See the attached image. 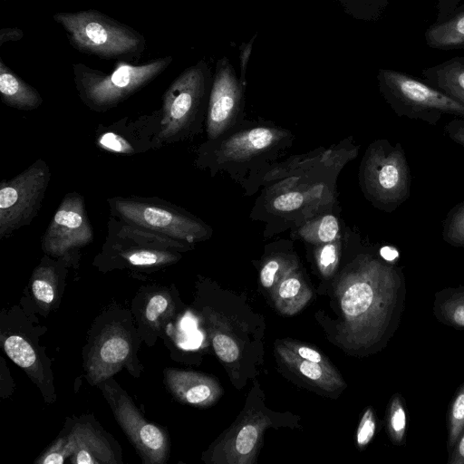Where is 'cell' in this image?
Returning a JSON list of instances; mask_svg holds the SVG:
<instances>
[{
    "label": "cell",
    "mask_w": 464,
    "mask_h": 464,
    "mask_svg": "<svg viewBox=\"0 0 464 464\" xmlns=\"http://www.w3.org/2000/svg\"><path fill=\"white\" fill-rule=\"evenodd\" d=\"M338 262L336 247L333 244H327L321 249L318 256V266L321 273L329 276L333 274Z\"/></svg>",
    "instance_id": "31"
},
{
    "label": "cell",
    "mask_w": 464,
    "mask_h": 464,
    "mask_svg": "<svg viewBox=\"0 0 464 464\" xmlns=\"http://www.w3.org/2000/svg\"><path fill=\"white\" fill-rule=\"evenodd\" d=\"M288 270H286V268H283V262L281 260H269L264 265L260 271V281L262 285L266 288L273 287L280 277Z\"/></svg>",
    "instance_id": "30"
},
{
    "label": "cell",
    "mask_w": 464,
    "mask_h": 464,
    "mask_svg": "<svg viewBox=\"0 0 464 464\" xmlns=\"http://www.w3.org/2000/svg\"><path fill=\"white\" fill-rule=\"evenodd\" d=\"M160 113L124 117L107 125H99L95 143L104 150L121 155H136L157 150Z\"/></svg>",
    "instance_id": "13"
},
{
    "label": "cell",
    "mask_w": 464,
    "mask_h": 464,
    "mask_svg": "<svg viewBox=\"0 0 464 464\" xmlns=\"http://www.w3.org/2000/svg\"><path fill=\"white\" fill-rule=\"evenodd\" d=\"M312 296V291L301 276L291 268L274 285L273 300L277 310L286 315L301 311Z\"/></svg>",
    "instance_id": "22"
},
{
    "label": "cell",
    "mask_w": 464,
    "mask_h": 464,
    "mask_svg": "<svg viewBox=\"0 0 464 464\" xmlns=\"http://www.w3.org/2000/svg\"><path fill=\"white\" fill-rule=\"evenodd\" d=\"M268 425V418L261 413L245 417L233 437L226 443V461L236 464L251 463L263 431Z\"/></svg>",
    "instance_id": "17"
},
{
    "label": "cell",
    "mask_w": 464,
    "mask_h": 464,
    "mask_svg": "<svg viewBox=\"0 0 464 464\" xmlns=\"http://www.w3.org/2000/svg\"><path fill=\"white\" fill-rule=\"evenodd\" d=\"M379 90L399 117L436 126L444 114L464 119V105L415 77L391 69H380Z\"/></svg>",
    "instance_id": "5"
},
{
    "label": "cell",
    "mask_w": 464,
    "mask_h": 464,
    "mask_svg": "<svg viewBox=\"0 0 464 464\" xmlns=\"http://www.w3.org/2000/svg\"><path fill=\"white\" fill-rule=\"evenodd\" d=\"M277 130L257 127L232 137L217 150L221 161L245 160L272 147L281 137Z\"/></svg>",
    "instance_id": "18"
},
{
    "label": "cell",
    "mask_w": 464,
    "mask_h": 464,
    "mask_svg": "<svg viewBox=\"0 0 464 464\" xmlns=\"http://www.w3.org/2000/svg\"><path fill=\"white\" fill-rule=\"evenodd\" d=\"M51 180V170L42 159L10 179L0 183V239L29 226L38 215Z\"/></svg>",
    "instance_id": "8"
},
{
    "label": "cell",
    "mask_w": 464,
    "mask_h": 464,
    "mask_svg": "<svg viewBox=\"0 0 464 464\" xmlns=\"http://www.w3.org/2000/svg\"><path fill=\"white\" fill-rule=\"evenodd\" d=\"M70 45L82 53L104 60H134L147 47L143 34L94 9L58 12L53 15Z\"/></svg>",
    "instance_id": "1"
},
{
    "label": "cell",
    "mask_w": 464,
    "mask_h": 464,
    "mask_svg": "<svg viewBox=\"0 0 464 464\" xmlns=\"http://www.w3.org/2000/svg\"><path fill=\"white\" fill-rule=\"evenodd\" d=\"M67 459L64 438H59L44 454L36 460L42 464H63Z\"/></svg>",
    "instance_id": "32"
},
{
    "label": "cell",
    "mask_w": 464,
    "mask_h": 464,
    "mask_svg": "<svg viewBox=\"0 0 464 464\" xmlns=\"http://www.w3.org/2000/svg\"><path fill=\"white\" fill-rule=\"evenodd\" d=\"M0 97L4 104L20 111H34L44 100L40 92L13 72L0 57Z\"/></svg>",
    "instance_id": "20"
},
{
    "label": "cell",
    "mask_w": 464,
    "mask_h": 464,
    "mask_svg": "<svg viewBox=\"0 0 464 464\" xmlns=\"http://www.w3.org/2000/svg\"><path fill=\"white\" fill-rule=\"evenodd\" d=\"M444 134L464 148V119L455 118L444 126Z\"/></svg>",
    "instance_id": "37"
},
{
    "label": "cell",
    "mask_w": 464,
    "mask_h": 464,
    "mask_svg": "<svg viewBox=\"0 0 464 464\" xmlns=\"http://www.w3.org/2000/svg\"><path fill=\"white\" fill-rule=\"evenodd\" d=\"M459 453L461 454V456L464 457V437L462 438L460 443H459Z\"/></svg>",
    "instance_id": "43"
},
{
    "label": "cell",
    "mask_w": 464,
    "mask_h": 464,
    "mask_svg": "<svg viewBox=\"0 0 464 464\" xmlns=\"http://www.w3.org/2000/svg\"><path fill=\"white\" fill-rule=\"evenodd\" d=\"M67 459L75 464L115 463L107 440L90 425L77 424L63 437Z\"/></svg>",
    "instance_id": "16"
},
{
    "label": "cell",
    "mask_w": 464,
    "mask_h": 464,
    "mask_svg": "<svg viewBox=\"0 0 464 464\" xmlns=\"http://www.w3.org/2000/svg\"><path fill=\"white\" fill-rule=\"evenodd\" d=\"M377 267L376 261L361 263L339 281L336 290L343 319L337 326V340L345 348L365 343L366 324L375 301L373 276Z\"/></svg>",
    "instance_id": "9"
},
{
    "label": "cell",
    "mask_w": 464,
    "mask_h": 464,
    "mask_svg": "<svg viewBox=\"0 0 464 464\" xmlns=\"http://www.w3.org/2000/svg\"><path fill=\"white\" fill-rule=\"evenodd\" d=\"M304 196L297 191H290L276 197L273 201L274 208L279 211H292L301 207Z\"/></svg>",
    "instance_id": "35"
},
{
    "label": "cell",
    "mask_w": 464,
    "mask_h": 464,
    "mask_svg": "<svg viewBox=\"0 0 464 464\" xmlns=\"http://www.w3.org/2000/svg\"><path fill=\"white\" fill-rule=\"evenodd\" d=\"M56 282V270L52 263H43L35 268L32 276V292L40 305L48 306L53 303Z\"/></svg>",
    "instance_id": "24"
},
{
    "label": "cell",
    "mask_w": 464,
    "mask_h": 464,
    "mask_svg": "<svg viewBox=\"0 0 464 464\" xmlns=\"http://www.w3.org/2000/svg\"><path fill=\"white\" fill-rule=\"evenodd\" d=\"M107 203L111 217L187 244L205 240L210 235L209 227L201 220L161 198L114 197Z\"/></svg>",
    "instance_id": "6"
},
{
    "label": "cell",
    "mask_w": 464,
    "mask_h": 464,
    "mask_svg": "<svg viewBox=\"0 0 464 464\" xmlns=\"http://www.w3.org/2000/svg\"><path fill=\"white\" fill-rule=\"evenodd\" d=\"M453 319L457 324L464 326V304L457 307L453 314Z\"/></svg>",
    "instance_id": "42"
},
{
    "label": "cell",
    "mask_w": 464,
    "mask_h": 464,
    "mask_svg": "<svg viewBox=\"0 0 464 464\" xmlns=\"http://www.w3.org/2000/svg\"><path fill=\"white\" fill-rule=\"evenodd\" d=\"M24 37V32L17 27H7L0 30V46L6 42H16Z\"/></svg>",
    "instance_id": "38"
},
{
    "label": "cell",
    "mask_w": 464,
    "mask_h": 464,
    "mask_svg": "<svg viewBox=\"0 0 464 464\" xmlns=\"http://www.w3.org/2000/svg\"><path fill=\"white\" fill-rule=\"evenodd\" d=\"M173 312V304L169 296L163 294L152 295L145 307L144 315L146 322L155 328H160L161 324Z\"/></svg>",
    "instance_id": "27"
},
{
    "label": "cell",
    "mask_w": 464,
    "mask_h": 464,
    "mask_svg": "<svg viewBox=\"0 0 464 464\" xmlns=\"http://www.w3.org/2000/svg\"><path fill=\"white\" fill-rule=\"evenodd\" d=\"M361 181L365 196L378 208L392 212L411 195V176L400 142H372L362 160Z\"/></svg>",
    "instance_id": "4"
},
{
    "label": "cell",
    "mask_w": 464,
    "mask_h": 464,
    "mask_svg": "<svg viewBox=\"0 0 464 464\" xmlns=\"http://www.w3.org/2000/svg\"><path fill=\"white\" fill-rule=\"evenodd\" d=\"M406 419L404 411L399 407L392 417V426L395 431H401L405 427Z\"/></svg>",
    "instance_id": "39"
},
{
    "label": "cell",
    "mask_w": 464,
    "mask_h": 464,
    "mask_svg": "<svg viewBox=\"0 0 464 464\" xmlns=\"http://www.w3.org/2000/svg\"><path fill=\"white\" fill-rule=\"evenodd\" d=\"M345 11L358 19L372 20L378 17L389 0H338Z\"/></svg>",
    "instance_id": "28"
},
{
    "label": "cell",
    "mask_w": 464,
    "mask_h": 464,
    "mask_svg": "<svg viewBox=\"0 0 464 464\" xmlns=\"http://www.w3.org/2000/svg\"><path fill=\"white\" fill-rule=\"evenodd\" d=\"M283 343L303 359L316 362L330 363L324 354L316 349L288 340L283 341Z\"/></svg>",
    "instance_id": "36"
},
{
    "label": "cell",
    "mask_w": 464,
    "mask_h": 464,
    "mask_svg": "<svg viewBox=\"0 0 464 464\" xmlns=\"http://www.w3.org/2000/svg\"><path fill=\"white\" fill-rule=\"evenodd\" d=\"M93 238L84 198L73 191L62 199L43 234L41 246L45 255L68 261L74 253L90 245Z\"/></svg>",
    "instance_id": "10"
},
{
    "label": "cell",
    "mask_w": 464,
    "mask_h": 464,
    "mask_svg": "<svg viewBox=\"0 0 464 464\" xmlns=\"http://www.w3.org/2000/svg\"><path fill=\"white\" fill-rule=\"evenodd\" d=\"M429 47L438 50L464 48V5L443 20L432 24L425 33Z\"/></svg>",
    "instance_id": "23"
},
{
    "label": "cell",
    "mask_w": 464,
    "mask_h": 464,
    "mask_svg": "<svg viewBox=\"0 0 464 464\" xmlns=\"http://www.w3.org/2000/svg\"><path fill=\"white\" fill-rule=\"evenodd\" d=\"M130 342L118 324L105 327L92 348L86 370L92 383L98 384L118 372L130 354Z\"/></svg>",
    "instance_id": "14"
},
{
    "label": "cell",
    "mask_w": 464,
    "mask_h": 464,
    "mask_svg": "<svg viewBox=\"0 0 464 464\" xmlns=\"http://www.w3.org/2000/svg\"><path fill=\"white\" fill-rule=\"evenodd\" d=\"M381 256L387 261H393L399 256L398 251L392 246H384L380 251Z\"/></svg>",
    "instance_id": "41"
},
{
    "label": "cell",
    "mask_w": 464,
    "mask_h": 464,
    "mask_svg": "<svg viewBox=\"0 0 464 464\" xmlns=\"http://www.w3.org/2000/svg\"><path fill=\"white\" fill-rule=\"evenodd\" d=\"M3 344L5 353L15 364L25 370L35 369L36 353L26 340L19 335H9Z\"/></svg>",
    "instance_id": "25"
},
{
    "label": "cell",
    "mask_w": 464,
    "mask_h": 464,
    "mask_svg": "<svg viewBox=\"0 0 464 464\" xmlns=\"http://www.w3.org/2000/svg\"><path fill=\"white\" fill-rule=\"evenodd\" d=\"M205 60L186 68L167 88L160 113L157 150L182 141L200 128L212 86Z\"/></svg>",
    "instance_id": "2"
},
{
    "label": "cell",
    "mask_w": 464,
    "mask_h": 464,
    "mask_svg": "<svg viewBox=\"0 0 464 464\" xmlns=\"http://www.w3.org/2000/svg\"><path fill=\"white\" fill-rule=\"evenodd\" d=\"M424 81L464 105V57L457 56L422 70Z\"/></svg>",
    "instance_id": "21"
},
{
    "label": "cell",
    "mask_w": 464,
    "mask_h": 464,
    "mask_svg": "<svg viewBox=\"0 0 464 464\" xmlns=\"http://www.w3.org/2000/svg\"><path fill=\"white\" fill-rule=\"evenodd\" d=\"M339 230L337 218L333 215H326L322 218L316 230L318 239L323 243L332 242Z\"/></svg>",
    "instance_id": "34"
},
{
    "label": "cell",
    "mask_w": 464,
    "mask_h": 464,
    "mask_svg": "<svg viewBox=\"0 0 464 464\" xmlns=\"http://www.w3.org/2000/svg\"><path fill=\"white\" fill-rule=\"evenodd\" d=\"M276 351L282 361L290 369L296 371L319 388L326 392H334L345 386L340 373L331 363L303 359L283 342L276 345Z\"/></svg>",
    "instance_id": "19"
},
{
    "label": "cell",
    "mask_w": 464,
    "mask_h": 464,
    "mask_svg": "<svg viewBox=\"0 0 464 464\" xmlns=\"http://www.w3.org/2000/svg\"><path fill=\"white\" fill-rule=\"evenodd\" d=\"M114 416L142 458L150 464L164 463L169 455V438L164 430L148 422L131 400L121 390L103 385Z\"/></svg>",
    "instance_id": "11"
},
{
    "label": "cell",
    "mask_w": 464,
    "mask_h": 464,
    "mask_svg": "<svg viewBox=\"0 0 464 464\" xmlns=\"http://www.w3.org/2000/svg\"><path fill=\"white\" fill-rule=\"evenodd\" d=\"M217 356L224 362L231 363L239 358V347L229 334L211 330L209 334Z\"/></svg>",
    "instance_id": "29"
},
{
    "label": "cell",
    "mask_w": 464,
    "mask_h": 464,
    "mask_svg": "<svg viewBox=\"0 0 464 464\" xmlns=\"http://www.w3.org/2000/svg\"><path fill=\"white\" fill-rule=\"evenodd\" d=\"M453 416L457 420L464 419V393L460 394L455 401Z\"/></svg>",
    "instance_id": "40"
},
{
    "label": "cell",
    "mask_w": 464,
    "mask_h": 464,
    "mask_svg": "<svg viewBox=\"0 0 464 464\" xmlns=\"http://www.w3.org/2000/svg\"><path fill=\"white\" fill-rule=\"evenodd\" d=\"M243 83L226 57L216 64L210 90L206 130L208 141L219 140L233 127L243 108Z\"/></svg>",
    "instance_id": "12"
},
{
    "label": "cell",
    "mask_w": 464,
    "mask_h": 464,
    "mask_svg": "<svg viewBox=\"0 0 464 464\" xmlns=\"http://www.w3.org/2000/svg\"><path fill=\"white\" fill-rule=\"evenodd\" d=\"M188 245L111 216L102 255L131 266L159 267L176 263Z\"/></svg>",
    "instance_id": "7"
},
{
    "label": "cell",
    "mask_w": 464,
    "mask_h": 464,
    "mask_svg": "<svg viewBox=\"0 0 464 464\" xmlns=\"http://www.w3.org/2000/svg\"><path fill=\"white\" fill-rule=\"evenodd\" d=\"M164 374L169 390L186 404L208 407L223 393L219 383L209 375L173 368L165 369Z\"/></svg>",
    "instance_id": "15"
},
{
    "label": "cell",
    "mask_w": 464,
    "mask_h": 464,
    "mask_svg": "<svg viewBox=\"0 0 464 464\" xmlns=\"http://www.w3.org/2000/svg\"><path fill=\"white\" fill-rule=\"evenodd\" d=\"M172 61L170 55L141 64L119 60L110 72L81 63H73V82L80 100L87 108L106 112L154 81Z\"/></svg>",
    "instance_id": "3"
},
{
    "label": "cell",
    "mask_w": 464,
    "mask_h": 464,
    "mask_svg": "<svg viewBox=\"0 0 464 464\" xmlns=\"http://www.w3.org/2000/svg\"><path fill=\"white\" fill-rule=\"evenodd\" d=\"M375 431V421L371 410H367L358 426L356 440L360 447H363L372 440Z\"/></svg>",
    "instance_id": "33"
},
{
    "label": "cell",
    "mask_w": 464,
    "mask_h": 464,
    "mask_svg": "<svg viewBox=\"0 0 464 464\" xmlns=\"http://www.w3.org/2000/svg\"><path fill=\"white\" fill-rule=\"evenodd\" d=\"M442 239L454 246H464V199L454 206L442 221Z\"/></svg>",
    "instance_id": "26"
}]
</instances>
